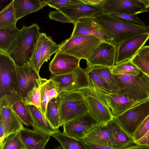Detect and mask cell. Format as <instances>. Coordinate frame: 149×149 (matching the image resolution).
Instances as JSON below:
<instances>
[{
	"label": "cell",
	"instance_id": "44dd1931",
	"mask_svg": "<svg viewBox=\"0 0 149 149\" xmlns=\"http://www.w3.org/2000/svg\"><path fill=\"white\" fill-rule=\"evenodd\" d=\"M106 125L113 137L112 148L124 149L136 144L132 136L122 128L113 118L106 123Z\"/></svg>",
	"mask_w": 149,
	"mask_h": 149
},
{
	"label": "cell",
	"instance_id": "cb8c5ba5",
	"mask_svg": "<svg viewBox=\"0 0 149 149\" xmlns=\"http://www.w3.org/2000/svg\"><path fill=\"white\" fill-rule=\"evenodd\" d=\"M13 1L17 21L26 15L35 13L47 6L45 0H13Z\"/></svg>",
	"mask_w": 149,
	"mask_h": 149
},
{
	"label": "cell",
	"instance_id": "7402d4cb",
	"mask_svg": "<svg viewBox=\"0 0 149 149\" xmlns=\"http://www.w3.org/2000/svg\"><path fill=\"white\" fill-rule=\"evenodd\" d=\"M19 133L22 141L29 149H44L51 136L24 127Z\"/></svg>",
	"mask_w": 149,
	"mask_h": 149
},
{
	"label": "cell",
	"instance_id": "f907efd6",
	"mask_svg": "<svg viewBox=\"0 0 149 149\" xmlns=\"http://www.w3.org/2000/svg\"><path fill=\"white\" fill-rule=\"evenodd\" d=\"M54 149H64L63 146L61 145V146L57 147H55Z\"/></svg>",
	"mask_w": 149,
	"mask_h": 149
},
{
	"label": "cell",
	"instance_id": "30bf717a",
	"mask_svg": "<svg viewBox=\"0 0 149 149\" xmlns=\"http://www.w3.org/2000/svg\"><path fill=\"white\" fill-rule=\"evenodd\" d=\"M102 7L103 13L137 15L148 11L149 0H106Z\"/></svg>",
	"mask_w": 149,
	"mask_h": 149
},
{
	"label": "cell",
	"instance_id": "4dcf8cb0",
	"mask_svg": "<svg viewBox=\"0 0 149 149\" xmlns=\"http://www.w3.org/2000/svg\"><path fill=\"white\" fill-rule=\"evenodd\" d=\"M40 81L41 110L45 115L47 103L50 100V91L56 86L54 81L51 79H47L41 78Z\"/></svg>",
	"mask_w": 149,
	"mask_h": 149
},
{
	"label": "cell",
	"instance_id": "d6986e66",
	"mask_svg": "<svg viewBox=\"0 0 149 149\" xmlns=\"http://www.w3.org/2000/svg\"><path fill=\"white\" fill-rule=\"evenodd\" d=\"M59 10L66 15L74 24L82 18L91 17L103 13L102 6H94L84 3L63 7Z\"/></svg>",
	"mask_w": 149,
	"mask_h": 149
},
{
	"label": "cell",
	"instance_id": "ffe728a7",
	"mask_svg": "<svg viewBox=\"0 0 149 149\" xmlns=\"http://www.w3.org/2000/svg\"><path fill=\"white\" fill-rule=\"evenodd\" d=\"M83 140L100 146L112 147L114 139L106 123H101L93 126Z\"/></svg>",
	"mask_w": 149,
	"mask_h": 149
},
{
	"label": "cell",
	"instance_id": "c3c4849f",
	"mask_svg": "<svg viewBox=\"0 0 149 149\" xmlns=\"http://www.w3.org/2000/svg\"><path fill=\"white\" fill-rule=\"evenodd\" d=\"M124 149H149V148L145 145L135 144L131 147Z\"/></svg>",
	"mask_w": 149,
	"mask_h": 149
},
{
	"label": "cell",
	"instance_id": "b9f144b4",
	"mask_svg": "<svg viewBox=\"0 0 149 149\" xmlns=\"http://www.w3.org/2000/svg\"><path fill=\"white\" fill-rule=\"evenodd\" d=\"M49 17L50 19L61 23H68L74 24V22L59 10L50 11L49 13Z\"/></svg>",
	"mask_w": 149,
	"mask_h": 149
},
{
	"label": "cell",
	"instance_id": "836d02e7",
	"mask_svg": "<svg viewBox=\"0 0 149 149\" xmlns=\"http://www.w3.org/2000/svg\"><path fill=\"white\" fill-rule=\"evenodd\" d=\"M19 132L6 137L0 145V149H27L20 138Z\"/></svg>",
	"mask_w": 149,
	"mask_h": 149
},
{
	"label": "cell",
	"instance_id": "5b68a950",
	"mask_svg": "<svg viewBox=\"0 0 149 149\" xmlns=\"http://www.w3.org/2000/svg\"><path fill=\"white\" fill-rule=\"evenodd\" d=\"M141 73L135 76L112 73L116 81V92L136 102L149 98L141 79Z\"/></svg>",
	"mask_w": 149,
	"mask_h": 149
},
{
	"label": "cell",
	"instance_id": "3957f363",
	"mask_svg": "<svg viewBox=\"0 0 149 149\" xmlns=\"http://www.w3.org/2000/svg\"><path fill=\"white\" fill-rule=\"evenodd\" d=\"M60 126L89 112L84 97L78 91L63 92L57 97Z\"/></svg>",
	"mask_w": 149,
	"mask_h": 149
},
{
	"label": "cell",
	"instance_id": "ba28073f",
	"mask_svg": "<svg viewBox=\"0 0 149 149\" xmlns=\"http://www.w3.org/2000/svg\"><path fill=\"white\" fill-rule=\"evenodd\" d=\"M149 115V98L113 118L129 134L133 135Z\"/></svg>",
	"mask_w": 149,
	"mask_h": 149
},
{
	"label": "cell",
	"instance_id": "e575fe53",
	"mask_svg": "<svg viewBox=\"0 0 149 149\" xmlns=\"http://www.w3.org/2000/svg\"><path fill=\"white\" fill-rule=\"evenodd\" d=\"M40 82V81L34 85L33 89L27 94L24 100L26 105H34L41 111Z\"/></svg>",
	"mask_w": 149,
	"mask_h": 149
},
{
	"label": "cell",
	"instance_id": "5bb4252c",
	"mask_svg": "<svg viewBox=\"0 0 149 149\" xmlns=\"http://www.w3.org/2000/svg\"><path fill=\"white\" fill-rule=\"evenodd\" d=\"M99 124L89 112L68 122L63 126L64 134L82 141L94 126Z\"/></svg>",
	"mask_w": 149,
	"mask_h": 149
},
{
	"label": "cell",
	"instance_id": "74e56055",
	"mask_svg": "<svg viewBox=\"0 0 149 149\" xmlns=\"http://www.w3.org/2000/svg\"><path fill=\"white\" fill-rule=\"evenodd\" d=\"M41 44V39L40 36L29 62L30 65L38 73L41 67L40 65Z\"/></svg>",
	"mask_w": 149,
	"mask_h": 149
},
{
	"label": "cell",
	"instance_id": "816d5d0a",
	"mask_svg": "<svg viewBox=\"0 0 149 149\" xmlns=\"http://www.w3.org/2000/svg\"><path fill=\"white\" fill-rule=\"evenodd\" d=\"M27 149H29L27 148Z\"/></svg>",
	"mask_w": 149,
	"mask_h": 149
},
{
	"label": "cell",
	"instance_id": "ab89813d",
	"mask_svg": "<svg viewBox=\"0 0 149 149\" xmlns=\"http://www.w3.org/2000/svg\"><path fill=\"white\" fill-rule=\"evenodd\" d=\"M106 13L112 17L128 22L142 26L146 25L145 23L138 18L137 14L130 15L115 13Z\"/></svg>",
	"mask_w": 149,
	"mask_h": 149
},
{
	"label": "cell",
	"instance_id": "ee69618b",
	"mask_svg": "<svg viewBox=\"0 0 149 149\" xmlns=\"http://www.w3.org/2000/svg\"><path fill=\"white\" fill-rule=\"evenodd\" d=\"M106 0H84L85 3L96 6H102Z\"/></svg>",
	"mask_w": 149,
	"mask_h": 149
},
{
	"label": "cell",
	"instance_id": "8d00e7d4",
	"mask_svg": "<svg viewBox=\"0 0 149 149\" xmlns=\"http://www.w3.org/2000/svg\"><path fill=\"white\" fill-rule=\"evenodd\" d=\"M131 61L141 72L149 77V56L137 54Z\"/></svg>",
	"mask_w": 149,
	"mask_h": 149
},
{
	"label": "cell",
	"instance_id": "1f68e13d",
	"mask_svg": "<svg viewBox=\"0 0 149 149\" xmlns=\"http://www.w3.org/2000/svg\"><path fill=\"white\" fill-rule=\"evenodd\" d=\"M112 67L95 66L88 69L99 75L112 88L114 92L116 91V81L111 72Z\"/></svg>",
	"mask_w": 149,
	"mask_h": 149
},
{
	"label": "cell",
	"instance_id": "7bdbcfd3",
	"mask_svg": "<svg viewBox=\"0 0 149 149\" xmlns=\"http://www.w3.org/2000/svg\"><path fill=\"white\" fill-rule=\"evenodd\" d=\"M140 78L149 97V77L141 72Z\"/></svg>",
	"mask_w": 149,
	"mask_h": 149
},
{
	"label": "cell",
	"instance_id": "6da1fadb",
	"mask_svg": "<svg viewBox=\"0 0 149 149\" xmlns=\"http://www.w3.org/2000/svg\"><path fill=\"white\" fill-rule=\"evenodd\" d=\"M116 46L134 36L149 32V25L142 26L128 22L102 13L92 17Z\"/></svg>",
	"mask_w": 149,
	"mask_h": 149
},
{
	"label": "cell",
	"instance_id": "52a82bcc",
	"mask_svg": "<svg viewBox=\"0 0 149 149\" xmlns=\"http://www.w3.org/2000/svg\"><path fill=\"white\" fill-rule=\"evenodd\" d=\"M90 82L91 88L108 109L113 118L143 102L134 101L116 92L105 91L99 88L93 82Z\"/></svg>",
	"mask_w": 149,
	"mask_h": 149
},
{
	"label": "cell",
	"instance_id": "83f0119b",
	"mask_svg": "<svg viewBox=\"0 0 149 149\" xmlns=\"http://www.w3.org/2000/svg\"><path fill=\"white\" fill-rule=\"evenodd\" d=\"M58 141L64 149H90L82 140L69 136L59 130L51 135Z\"/></svg>",
	"mask_w": 149,
	"mask_h": 149
},
{
	"label": "cell",
	"instance_id": "f1b7e54d",
	"mask_svg": "<svg viewBox=\"0 0 149 149\" xmlns=\"http://www.w3.org/2000/svg\"><path fill=\"white\" fill-rule=\"evenodd\" d=\"M13 0L0 12V29L16 28Z\"/></svg>",
	"mask_w": 149,
	"mask_h": 149
},
{
	"label": "cell",
	"instance_id": "4316f807",
	"mask_svg": "<svg viewBox=\"0 0 149 149\" xmlns=\"http://www.w3.org/2000/svg\"><path fill=\"white\" fill-rule=\"evenodd\" d=\"M40 36L41 39L40 61L41 67L45 62L50 59L53 54L56 53L59 50L61 46L60 44H57L51 37L46 34L40 33Z\"/></svg>",
	"mask_w": 149,
	"mask_h": 149
},
{
	"label": "cell",
	"instance_id": "d590c367",
	"mask_svg": "<svg viewBox=\"0 0 149 149\" xmlns=\"http://www.w3.org/2000/svg\"><path fill=\"white\" fill-rule=\"evenodd\" d=\"M86 69L90 81L94 83L99 88L105 91L114 92L111 87L99 75L91 70Z\"/></svg>",
	"mask_w": 149,
	"mask_h": 149
},
{
	"label": "cell",
	"instance_id": "f35d334b",
	"mask_svg": "<svg viewBox=\"0 0 149 149\" xmlns=\"http://www.w3.org/2000/svg\"><path fill=\"white\" fill-rule=\"evenodd\" d=\"M45 1L47 6L57 10L63 7L84 3L82 0H47Z\"/></svg>",
	"mask_w": 149,
	"mask_h": 149
},
{
	"label": "cell",
	"instance_id": "8fae6325",
	"mask_svg": "<svg viewBox=\"0 0 149 149\" xmlns=\"http://www.w3.org/2000/svg\"><path fill=\"white\" fill-rule=\"evenodd\" d=\"M149 39V32L134 36L119 44L117 46L115 66L131 60Z\"/></svg>",
	"mask_w": 149,
	"mask_h": 149
},
{
	"label": "cell",
	"instance_id": "ac0fdd59",
	"mask_svg": "<svg viewBox=\"0 0 149 149\" xmlns=\"http://www.w3.org/2000/svg\"><path fill=\"white\" fill-rule=\"evenodd\" d=\"M74 25L70 37L79 35L92 36L98 37L103 41L109 42V38L107 35L92 17L80 19Z\"/></svg>",
	"mask_w": 149,
	"mask_h": 149
},
{
	"label": "cell",
	"instance_id": "2e32d148",
	"mask_svg": "<svg viewBox=\"0 0 149 149\" xmlns=\"http://www.w3.org/2000/svg\"><path fill=\"white\" fill-rule=\"evenodd\" d=\"M19 93L24 99L27 94L33 88L35 84L40 81L38 73L29 64L22 66L15 64Z\"/></svg>",
	"mask_w": 149,
	"mask_h": 149
},
{
	"label": "cell",
	"instance_id": "4fadbf2b",
	"mask_svg": "<svg viewBox=\"0 0 149 149\" xmlns=\"http://www.w3.org/2000/svg\"><path fill=\"white\" fill-rule=\"evenodd\" d=\"M78 91L84 97L89 112L99 124L106 123L113 118L108 109L92 88H84Z\"/></svg>",
	"mask_w": 149,
	"mask_h": 149
},
{
	"label": "cell",
	"instance_id": "bcb514c9",
	"mask_svg": "<svg viewBox=\"0 0 149 149\" xmlns=\"http://www.w3.org/2000/svg\"><path fill=\"white\" fill-rule=\"evenodd\" d=\"M137 54L149 56V45L144 46L139 51Z\"/></svg>",
	"mask_w": 149,
	"mask_h": 149
},
{
	"label": "cell",
	"instance_id": "60d3db41",
	"mask_svg": "<svg viewBox=\"0 0 149 149\" xmlns=\"http://www.w3.org/2000/svg\"><path fill=\"white\" fill-rule=\"evenodd\" d=\"M149 130V115L142 122L133 135L132 137L134 143L143 137Z\"/></svg>",
	"mask_w": 149,
	"mask_h": 149
},
{
	"label": "cell",
	"instance_id": "277c9868",
	"mask_svg": "<svg viewBox=\"0 0 149 149\" xmlns=\"http://www.w3.org/2000/svg\"><path fill=\"white\" fill-rule=\"evenodd\" d=\"M102 41L94 36H76L63 41L60 44V50L80 59L87 60Z\"/></svg>",
	"mask_w": 149,
	"mask_h": 149
},
{
	"label": "cell",
	"instance_id": "9c48e42d",
	"mask_svg": "<svg viewBox=\"0 0 149 149\" xmlns=\"http://www.w3.org/2000/svg\"><path fill=\"white\" fill-rule=\"evenodd\" d=\"M15 92L19 93L15 63L9 55L0 51V97Z\"/></svg>",
	"mask_w": 149,
	"mask_h": 149
},
{
	"label": "cell",
	"instance_id": "f546056e",
	"mask_svg": "<svg viewBox=\"0 0 149 149\" xmlns=\"http://www.w3.org/2000/svg\"><path fill=\"white\" fill-rule=\"evenodd\" d=\"M45 116L52 127L55 129L58 130L60 126L57 98H53L48 102Z\"/></svg>",
	"mask_w": 149,
	"mask_h": 149
},
{
	"label": "cell",
	"instance_id": "7c38bea8",
	"mask_svg": "<svg viewBox=\"0 0 149 149\" xmlns=\"http://www.w3.org/2000/svg\"><path fill=\"white\" fill-rule=\"evenodd\" d=\"M117 46L102 41L86 60L87 68L95 66L113 68L115 66Z\"/></svg>",
	"mask_w": 149,
	"mask_h": 149
},
{
	"label": "cell",
	"instance_id": "d4e9b609",
	"mask_svg": "<svg viewBox=\"0 0 149 149\" xmlns=\"http://www.w3.org/2000/svg\"><path fill=\"white\" fill-rule=\"evenodd\" d=\"M5 97L11 104L13 109L22 123L27 126L31 125V119L24 99L17 92Z\"/></svg>",
	"mask_w": 149,
	"mask_h": 149
},
{
	"label": "cell",
	"instance_id": "e0dca14e",
	"mask_svg": "<svg viewBox=\"0 0 149 149\" xmlns=\"http://www.w3.org/2000/svg\"><path fill=\"white\" fill-rule=\"evenodd\" d=\"M81 59L59 50L50 62L49 70L52 75H60L72 73L79 66Z\"/></svg>",
	"mask_w": 149,
	"mask_h": 149
},
{
	"label": "cell",
	"instance_id": "9a60e30c",
	"mask_svg": "<svg viewBox=\"0 0 149 149\" xmlns=\"http://www.w3.org/2000/svg\"><path fill=\"white\" fill-rule=\"evenodd\" d=\"M0 119L4 127L5 138L11 134L19 132L24 127L5 97H0Z\"/></svg>",
	"mask_w": 149,
	"mask_h": 149
},
{
	"label": "cell",
	"instance_id": "603a6c76",
	"mask_svg": "<svg viewBox=\"0 0 149 149\" xmlns=\"http://www.w3.org/2000/svg\"><path fill=\"white\" fill-rule=\"evenodd\" d=\"M26 105L31 119V125L33 130L50 136L59 130L52 127L44 115L37 107L33 105Z\"/></svg>",
	"mask_w": 149,
	"mask_h": 149
},
{
	"label": "cell",
	"instance_id": "7dc6e473",
	"mask_svg": "<svg viewBox=\"0 0 149 149\" xmlns=\"http://www.w3.org/2000/svg\"><path fill=\"white\" fill-rule=\"evenodd\" d=\"M135 143L136 144L146 146L149 148V134L143 140L138 141Z\"/></svg>",
	"mask_w": 149,
	"mask_h": 149
},
{
	"label": "cell",
	"instance_id": "d6a6232c",
	"mask_svg": "<svg viewBox=\"0 0 149 149\" xmlns=\"http://www.w3.org/2000/svg\"><path fill=\"white\" fill-rule=\"evenodd\" d=\"M111 72L112 74L135 76L139 75L141 71L131 60L115 66L112 68Z\"/></svg>",
	"mask_w": 149,
	"mask_h": 149
},
{
	"label": "cell",
	"instance_id": "8992f818",
	"mask_svg": "<svg viewBox=\"0 0 149 149\" xmlns=\"http://www.w3.org/2000/svg\"><path fill=\"white\" fill-rule=\"evenodd\" d=\"M59 94L64 92H72L84 88H92L86 68L80 66L73 72L67 74L51 75Z\"/></svg>",
	"mask_w": 149,
	"mask_h": 149
},
{
	"label": "cell",
	"instance_id": "681fc988",
	"mask_svg": "<svg viewBox=\"0 0 149 149\" xmlns=\"http://www.w3.org/2000/svg\"><path fill=\"white\" fill-rule=\"evenodd\" d=\"M149 134V130L147 132L146 134L141 139H140L138 141H142Z\"/></svg>",
	"mask_w": 149,
	"mask_h": 149
},
{
	"label": "cell",
	"instance_id": "7a4b0ae2",
	"mask_svg": "<svg viewBox=\"0 0 149 149\" xmlns=\"http://www.w3.org/2000/svg\"><path fill=\"white\" fill-rule=\"evenodd\" d=\"M40 30L36 23L29 26L24 25L20 29L17 47L9 55L17 65L22 66L29 62L40 36Z\"/></svg>",
	"mask_w": 149,
	"mask_h": 149
},
{
	"label": "cell",
	"instance_id": "484cf974",
	"mask_svg": "<svg viewBox=\"0 0 149 149\" xmlns=\"http://www.w3.org/2000/svg\"><path fill=\"white\" fill-rule=\"evenodd\" d=\"M20 30L17 27L0 29V51L10 55L17 47Z\"/></svg>",
	"mask_w": 149,
	"mask_h": 149
},
{
	"label": "cell",
	"instance_id": "f6af8a7d",
	"mask_svg": "<svg viewBox=\"0 0 149 149\" xmlns=\"http://www.w3.org/2000/svg\"><path fill=\"white\" fill-rule=\"evenodd\" d=\"M0 145L5 138V130L2 120L0 119Z\"/></svg>",
	"mask_w": 149,
	"mask_h": 149
}]
</instances>
